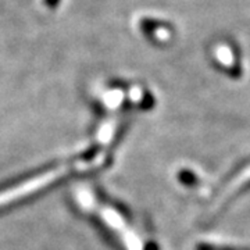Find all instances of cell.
I'll return each instance as SVG.
<instances>
[{
    "label": "cell",
    "instance_id": "6da1fadb",
    "mask_svg": "<svg viewBox=\"0 0 250 250\" xmlns=\"http://www.w3.org/2000/svg\"><path fill=\"white\" fill-rule=\"evenodd\" d=\"M196 250H250L249 248H232V246H215L211 243H199Z\"/></svg>",
    "mask_w": 250,
    "mask_h": 250
},
{
    "label": "cell",
    "instance_id": "7a4b0ae2",
    "mask_svg": "<svg viewBox=\"0 0 250 250\" xmlns=\"http://www.w3.org/2000/svg\"><path fill=\"white\" fill-rule=\"evenodd\" d=\"M179 181L182 182V184H185V185H195L197 182L196 175L193 174V172H190V171H182V172H179Z\"/></svg>",
    "mask_w": 250,
    "mask_h": 250
}]
</instances>
